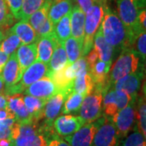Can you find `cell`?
Here are the masks:
<instances>
[{
    "label": "cell",
    "instance_id": "4",
    "mask_svg": "<svg viewBox=\"0 0 146 146\" xmlns=\"http://www.w3.org/2000/svg\"><path fill=\"white\" fill-rule=\"evenodd\" d=\"M107 6L108 0H94L92 7L85 13L84 36L82 47L83 57L94 47V36L101 25Z\"/></svg>",
    "mask_w": 146,
    "mask_h": 146
},
{
    "label": "cell",
    "instance_id": "36",
    "mask_svg": "<svg viewBox=\"0 0 146 146\" xmlns=\"http://www.w3.org/2000/svg\"><path fill=\"white\" fill-rule=\"evenodd\" d=\"M136 44V51L141 58L142 63H145L146 58V32H141L134 42Z\"/></svg>",
    "mask_w": 146,
    "mask_h": 146
},
{
    "label": "cell",
    "instance_id": "16",
    "mask_svg": "<svg viewBox=\"0 0 146 146\" xmlns=\"http://www.w3.org/2000/svg\"><path fill=\"white\" fill-rule=\"evenodd\" d=\"M23 73L16 58V52L10 54L7 63L1 72L4 82V89L10 88L21 81Z\"/></svg>",
    "mask_w": 146,
    "mask_h": 146
},
{
    "label": "cell",
    "instance_id": "17",
    "mask_svg": "<svg viewBox=\"0 0 146 146\" xmlns=\"http://www.w3.org/2000/svg\"><path fill=\"white\" fill-rule=\"evenodd\" d=\"M23 95L17 94L7 97V108L15 115L16 122L28 123L35 121L33 119L30 113L28 111L23 100ZM38 122V121H37Z\"/></svg>",
    "mask_w": 146,
    "mask_h": 146
},
{
    "label": "cell",
    "instance_id": "18",
    "mask_svg": "<svg viewBox=\"0 0 146 146\" xmlns=\"http://www.w3.org/2000/svg\"><path fill=\"white\" fill-rule=\"evenodd\" d=\"M58 41L53 33L50 35L40 36L36 42V59L48 64Z\"/></svg>",
    "mask_w": 146,
    "mask_h": 146
},
{
    "label": "cell",
    "instance_id": "21",
    "mask_svg": "<svg viewBox=\"0 0 146 146\" xmlns=\"http://www.w3.org/2000/svg\"><path fill=\"white\" fill-rule=\"evenodd\" d=\"M16 58L21 72H24L36 59V42L27 45H21L16 51Z\"/></svg>",
    "mask_w": 146,
    "mask_h": 146
},
{
    "label": "cell",
    "instance_id": "42",
    "mask_svg": "<svg viewBox=\"0 0 146 146\" xmlns=\"http://www.w3.org/2000/svg\"><path fill=\"white\" fill-rule=\"evenodd\" d=\"M138 21L144 31H146V11L143 8L138 11Z\"/></svg>",
    "mask_w": 146,
    "mask_h": 146
},
{
    "label": "cell",
    "instance_id": "12",
    "mask_svg": "<svg viewBox=\"0 0 146 146\" xmlns=\"http://www.w3.org/2000/svg\"><path fill=\"white\" fill-rule=\"evenodd\" d=\"M84 123L80 116L68 114L57 117L53 122V128L58 136L64 138L72 135Z\"/></svg>",
    "mask_w": 146,
    "mask_h": 146
},
{
    "label": "cell",
    "instance_id": "34",
    "mask_svg": "<svg viewBox=\"0 0 146 146\" xmlns=\"http://www.w3.org/2000/svg\"><path fill=\"white\" fill-rule=\"evenodd\" d=\"M14 20L15 17L5 0H0V29L3 32L4 29H9L13 25Z\"/></svg>",
    "mask_w": 146,
    "mask_h": 146
},
{
    "label": "cell",
    "instance_id": "49",
    "mask_svg": "<svg viewBox=\"0 0 146 146\" xmlns=\"http://www.w3.org/2000/svg\"><path fill=\"white\" fill-rule=\"evenodd\" d=\"M4 35H5V34H4V33H3V32L2 30H1V29H0V42H2V40L3 39V37H4Z\"/></svg>",
    "mask_w": 146,
    "mask_h": 146
},
{
    "label": "cell",
    "instance_id": "23",
    "mask_svg": "<svg viewBox=\"0 0 146 146\" xmlns=\"http://www.w3.org/2000/svg\"><path fill=\"white\" fill-rule=\"evenodd\" d=\"M94 47L98 53L100 59L111 65L115 51L114 48L106 42L102 36L101 27H99L98 30L94 36Z\"/></svg>",
    "mask_w": 146,
    "mask_h": 146
},
{
    "label": "cell",
    "instance_id": "27",
    "mask_svg": "<svg viewBox=\"0 0 146 146\" xmlns=\"http://www.w3.org/2000/svg\"><path fill=\"white\" fill-rule=\"evenodd\" d=\"M94 88V83L89 72L76 76L74 80L72 91L86 97Z\"/></svg>",
    "mask_w": 146,
    "mask_h": 146
},
{
    "label": "cell",
    "instance_id": "19",
    "mask_svg": "<svg viewBox=\"0 0 146 146\" xmlns=\"http://www.w3.org/2000/svg\"><path fill=\"white\" fill-rule=\"evenodd\" d=\"M47 73H48L47 64L36 60L24 72L21 77V82H19V84L25 90L30 84L47 76Z\"/></svg>",
    "mask_w": 146,
    "mask_h": 146
},
{
    "label": "cell",
    "instance_id": "38",
    "mask_svg": "<svg viewBox=\"0 0 146 146\" xmlns=\"http://www.w3.org/2000/svg\"><path fill=\"white\" fill-rule=\"evenodd\" d=\"M47 146H71L66 141H64L57 134H54L49 140Z\"/></svg>",
    "mask_w": 146,
    "mask_h": 146
},
{
    "label": "cell",
    "instance_id": "8",
    "mask_svg": "<svg viewBox=\"0 0 146 146\" xmlns=\"http://www.w3.org/2000/svg\"><path fill=\"white\" fill-rule=\"evenodd\" d=\"M133 98L125 92L109 89L102 98V113L106 117L111 118L119 110L126 107Z\"/></svg>",
    "mask_w": 146,
    "mask_h": 146
},
{
    "label": "cell",
    "instance_id": "11",
    "mask_svg": "<svg viewBox=\"0 0 146 146\" xmlns=\"http://www.w3.org/2000/svg\"><path fill=\"white\" fill-rule=\"evenodd\" d=\"M103 118H100L92 123H84L72 135L64 137L71 146H92L96 131L102 123Z\"/></svg>",
    "mask_w": 146,
    "mask_h": 146
},
{
    "label": "cell",
    "instance_id": "1",
    "mask_svg": "<svg viewBox=\"0 0 146 146\" xmlns=\"http://www.w3.org/2000/svg\"><path fill=\"white\" fill-rule=\"evenodd\" d=\"M54 134L53 127L40 125L37 121L16 122L11 127V146H47L48 140Z\"/></svg>",
    "mask_w": 146,
    "mask_h": 146
},
{
    "label": "cell",
    "instance_id": "40",
    "mask_svg": "<svg viewBox=\"0 0 146 146\" xmlns=\"http://www.w3.org/2000/svg\"><path fill=\"white\" fill-rule=\"evenodd\" d=\"M73 3L76 4L79 7L86 13L94 3V0H72Z\"/></svg>",
    "mask_w": 146,
    "mask_h": 146
},
{
    "label": "cell",
    "instance_id": "3",
    "mask_svg": "<svg viewBox=\"0 0 146 146\" xmlns=\"http://www.w3.org/2000/svg\"><path fill=\"white\" fill-rule=\"evenodd\" d=\"M143 69V63L135 49L132 46L124 47L120 53L115 64L112 66L109 72L107 87L108 89L122 77L128 74L136 72Z\"/></svg>",
    "mask_w": 146,
    "mask_h": 146
},
{
    "label": "cell",
    "instance_id": "46",
    "mask_svg": "<svg viewBox=\"0 0 146 146\" xmlns=\"http://www.w3.org/2000/svg\"><path fill=\"white\" fill-rule=\"evenodd\" d=\"M7 108V96L4 94H0V109Z\"/></svg>",
    "mask_w": 146,
    "mask_h": 146
},
{
    "label": "cell",
    "instance_id": "13",
    "mask_svg": "<svg viewBox=\"0 0 146 146\" xmlns=\"http://www.w3.org/2000/svg\"><path fill=\"white\" fill-rule=\"evenodd\" d=\"M59 90L55 86L49 76H44L37 81L30 84L24 90L25 95H30L36 98L48 100L57 94Z\"/></svg>",
    "mask_w": 146,
    "mask_h": 146
},
{
    "label": "cell",
    "instance_id": "26",
    "mask_svg": "<svg viewBox=\"0 0 146 146\" xmlns=\"http://www.w3.org/2000/svg\"><path fill=\"white\" fill-rule=\"evenodd\" d=\"M23 100L28 111L30 113L33 119L39 122L42 119H43V110L47 100L36 98L30 95L24 96Z\"/></svg>",
    "mask_w": 146,
    "mask_h": 146
},
{
    "label": "cell",
    "instance_id": "9",
    "mask_svg": "<svg viewBox=\"0 0 146 146\" xmlns=\"http://www.w3.org/2000/svg\"><path fill=\"white\" fill-rule=\"evenodd\" d=\"M120 139L111 118L104 116L94 135L92 146H119Z\"/></svg>",
    "mask_w": 146,
    "mask_h": 146
},
{
    "label": "cell",
    "instance_id": "35",
    "mask_svg": "<svg viewBox=\"0 0 146 146\" xmlns=\"http://www.w3.org/2000/svg\"><path fill=\"white\" fill-rule=\"evenodd\" d=\"M132 130L131 134L127 135L122 146H146L145 136L140 131L137 126H135Z\"/></svg>",
    "mask_w": 146,
    "mask_h": 146
},
{
    "label": "cell",
    "instance_id": "14",
    "mask_svg": "<svg viewBox=\"0 0 146 146\" xmlns=\"http://www.w3.org/2000/svg\"><path fill=\"white\" fill-rule=\"evenodd\" d=\"M69 94L66 91L60 90L47 100L43 110V119H45L44 123L46 125L53 127V122L61 112L63 102Z\"/></svg>",
    "mask_w": 146,
    "mask_h": 146
},
{
    "label": "cell",
    "instance_id": "41",
    "mask_svg": "<svg viewBox=\"0 0 146 146\" xmlns=\"http://www.w3.org/2000/svg\"><path fill=\"white\" fill-rule=\"evenodd\" d=\"M11 127L0 122V140L1 139H10Z\"/></svg>",
    "mask_w": 146,
    "mask_h": 146
},
{
    "label": "cell",
    "instance_id": "48",
    "mask_svg": "<svg viewBox=\"0 0 146 146\" xmlns=\"http://www.w3.org/2000/svg\"><path fill=\"white\" fill-rule=\"evenodd\" d=\"M4 82H3V77L0 74V94H4Z\"/></svg>",
    "mask_w": 146,
    "mask_h": 146
},
{
    "label": "cell",
    "instance_id": "37",
    "mask_svg": "<svg viewBox=\"0 0 146 146\" xmlns=\"http://www.w3.org/2000/svg\"><path fill=\"white\" fill-rule=\"evenodd\" d=\"M6 3L11 9L13 16L16 20H20V12L22 7L23 0H5Z\"/></svg>",
    "mask_w": 146,
    "mask_h": 146
},
{
    "label": "cell",
    "instance_id": "30",
    "mask_svg": "<svg viewBox=\"0 0 146 146\" xmlns=\"http://www.w3.org/2000/svg\"><path fill=\"white\" fill-rule=\"evenodd\" d=\"M63 47L67 54L68 61L69 63L76 62L77 59L82 57V46L73 36H70L63 42Z\"/></svg>",
    "mask_w": 146,
    "mask_h": 146
},
{
    "label": "cell",
    "instance_id": "32",
    "mask_svg": "<svg viewBox=\"0 0 146 146\" xmlns=\"http://www.w3.org/2000/svg\"><path fill=\"white\" fill-rule=\"evenodd\" d=\"M46 1L47 0H23L20 12V20L28 21L29 16L41 8Z\"/></svg>",
    "mask_w": 146,
    "mask_h": 146
},
{
    "label": "cell",
    "instance_id": "5",
    "mask_svg": "<svg viewBox=\"0 0 146 146\" xmlns=\"http://www.w3.org/2000/svg\"><path fill=\"white\" fill-rule=\"evenodd\" d=\"M118 16L125 29L127 46H132L141 32H145L138 21V9L131 0H118Z\"/></svg>",
    "mask_w": 146,
    "mask_h": 146
},
{
    "label": "cell",
    "instance_id": "10",
    "mask_svg": "<svg viewBox=\"0 0 146 146\" xmlns=\"http://www.w3.org/2000/svg\"><path fill=\"white\" fill-rule=\"evenodd\" d=\"M52 0H47L41 8L29 16L28 22L39 36L50 35L54 33V26L48 17V12Z\"/></svg>",
    "mask_w": 146,
    "mask_h": 146
},
{
    "label": "cell",
    "instance_id": "28",
    "mask_svg": "<svg viewBox=\"0 0 146 146\" xmlns=\"http://www.w3.org/2000/svg\"><path fill=\"white\" fill-rule=\"evenodd\" d=\"M84 98L85 97L82 94L72 91L64 101L60 113L63 115L78 113Z\"/></svg>",
    "mask_w": 146,
    "mask_h": 146
},
{
    "label": "cell",
    "instance_id": "22",
    "mask_svg": "<svg viewBox=\"0 0 146 146\" xmlns=\"http://www.w3.org/2000/svg\"><path fill=\"white\" fill-rule=\"evenodd\" d=\"M9 31L17 35L23 45L36 42L40 37L33 29V28L29 25V23L25 21L21 20V21L11 27Z\"/></svg>",
    "mask_w": 146,
    "mask_h": 146
},
{
    "label": "cell",
    "instance_id": "47",
    "mask_svg": "<svg viewBox=\"0 0 146 146\" xmlns=\"http://www.w3.org/2000/svg\"><path fill=\"white\" fill-rule=\"evenodd\" d=\"M0 146H11L10 139H1Z\"/></svg>",
    "mask_w": 146,
    "mask_h": 146
},
{
    "label": "cell",
    "instance_id": "39",
    "mask_svg": "<svg viewBox=\"0 0 146 146\" xmlns=\"http://www.w3.org/2000/svg\"><path fill=\"white\" fill-rule=\"evenodd\" d=\"M84 58H85L87 64H88V68H89L93 64L96 63L98 61V59H99V54H98V51L96 50V49L93 47L90 50V51L84 56Z\"/></svg>",
    "mask_w": 146,
    "mask_h": 146
},
{
    "label": "cell",
    "instance_id": "15",
    "mask_svg": "<svg viewBox=\"0 0 146 146\" xmlns=\"http://www.w3.org/2000/svg\"><path fill=\"white\" fill-rule=\"evenodd\" d=\"M143 76L144 71L143 69H141L136 72L128 74L119 79L113 84L110 89L125 92L126 94H129L131 97H137V93L141 88Z\"/></svg>",
    "mask_w": 146,
    "mask_h": 146
},
{
    "label": "cell",
    "instance_id": "33",
    "mask_svg": "<svg viewBox=\"0 0 146 146\" xmlns=\"http://www.w3.org/2000/svg\"><path fill=\"white\" fill-rule=\"evenodd\" d=\"M136 126L141 133L146 136V104L145 94L141 96L136 102Z\"/></svg>",
    "mask_w": 146,
    "mask_h": 146
},
{
    "label": "cell",
    "instance_id": "24",
    "mask_svg": "<svg viewBox=\"0 0 146 146\" xmlns=\"http://www.w3.org/2000/svg\"><path fill=\"white\" fill-rule=\"evenodd\" d=\"M72 0H52L48 12V17L54 26L63 16L69 13L73 7Z\"/></svg>",
    "mask_w": 146,
    "mask_h": 146
},
{
    "label": "cell",
    "instance_id": "25",
    "mask_svg": "<svg viewBox=\"0 0 146 146\" xmlns=\"http://www.w3.org/2000/svg\"><path fill=\"white\" fill-rule=\"evenodd\" d=\"M68 63H69L68 61V57H67L65 49L63 47V44L58 42V44L56 46L53 52L49 63L47 64L48 73L59 71L63 68H65Z\"/></svg>",
    "mask_w": 146,
    "mask_h": 146
},
{
    "label": "cell",
    "instance_id": "7",
    "mask_svg": "<svg viewBox=\"0 0 146 146\" xmlns=\"http://www.w3.org/2000/svg\"><path fill=\"white\" fill-rule=\"evenodd\" d=\"M136 99L133 98L126 107L111 117L120 138L126 137L136 125Z\"/></svg>",
    "mask_w": 146,
    "mask_h": 146
},
{
    "label": "cell",
    "instance_id": "31",
    "mask_svg": "<svg viewBox=\"0 0 146 146\" xmlns=\"http://www.w3.org/2000/svg\"><path fill=\"white\" fill-rule=\"evenodd\" d=\"M21 45V39L15 33L8 30L7 32V35H4L3 39L0 42V50L10 55L12 53L16 52Z\"/></svg>",
    "mask_w": 146,
    "mask_h": 146
},
{
    "label": "cell",
    "instance_id": "44",
    "mask_svg": "<svg viewBox=\"0 0 146 146\" xmlns=\"http://www.w3.org/2000/svg\"><path fill=\"white\" fill-rule=\"evenodd\" d=\"M9 56L10 55L7 54L6 53H4L3 51H2L0 50V74L2 72V71L3 69V67H4V65L7 63V61Z\"/></svg>",
    "mask_w": 146,
    "mask_h": 146
},
{
    "label": "cell",
    "instance_id": "45",
    "mask_svg": "<svg viewBox=\"0 0 146 146\" xmlns=\"http://www.w3.org/2000/svg\"><path fill=\"white\" fill-rule=\"evenodd\" d=\"M132 3L136 6V7L138 10H141L143 8H145L146 0H131Z\"/></svg>",
    "mask_w": 146,
    "mask_h": 146
},
{
    "label": "cell",
    "instance_id": "20",
    "mask_svg": "<svg viewBox=\"0 0 146 146\" xmlns=\"http://www.w3.org/2000/svg\"><path fill=\"white\" fill-rule=\"evenodd\" d=\"M84 22L85 13L76 4H73L72 9L70 13L71 34L80 43L82 47L84 36Z\"/></svg>",
    "mask_w": 146,
    "mask_h": 146
},
{
    "label": "cell",
    "instance_id": "6",
    "mask_svg": "<svg viewBox=\"0 0 146 146\" xmlns=\"http://www.w3.org/2000/svg\"><path fill=\"white\" fill-rule=\"evenodd\" d=\"M102 98L103 94L98 89L94 90L84 98L79 116L86 123H92L100 119L102 115Z\"/></svg>",
    "mask_w": 146,
    "mask_h": 146
},
{
    "label": "cell",
    "instance_id": "29",
    "mask_svg": "<svg viewBox=\"0 0 146 146\" xmlns=\"http://www.w3.org/2000/svg\"><path fill=\"white\" fill-rule=\"evenodd\" d=\"M70 13L63 16L54 26V33L59 43L63 44L68 37L71 36V25H70Z\"/></svg>",
    "mask_w": 146,
    "mask_h": 146
},
{
    "label": "cell",
    "instance_id": "43",
    "mask_svg": "<svg viewBox=\"0 0 146 146\" xmlns=\"http://www.w3.org/2000/svg\"><path fill=\"white\" fill-rule=\"evenodd\" d=\"M7 119H16L15 115L8 108L0 109V121H3Z\"/></svg>",
    "mask_w": 146,
    "mask_h": 146
},
{
    "label": "cell",
    "instance_id": "2",
    "mask_svg": "<svg viewBox=\"0 0 146 146\" xmlns=\"http://www.w3.org/2000/svg\"><path fill=\"white\" fill-rule=\"evenodd\" d=\"M100 27L106 42L114 48L115 52L127 46L124 26L119 16L109 6L105 10Z\"/></svg>",
    "mask_w": 146,
    "mask_h": 146
}]
</instances>
